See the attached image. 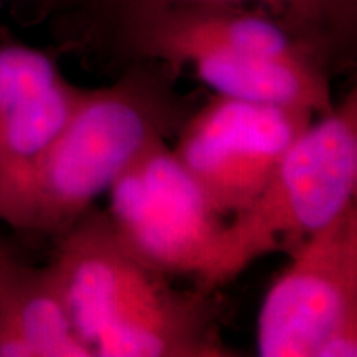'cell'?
<instances>
[{
	"label": "cell",
	"instance_id": "1",
	"mask_svg": "<svg viewBox=\"0 0 357 357\" xmlns=\"http://www.w3.org/2000/svg\"><path fill=\"white\" fill-rule=\"evenodd\" d=\"M176 78L159 61L131 60L114 83L84 88L55 139L0 194V222L52 236L73 225L149 147L176 137L194 111Z\"/></svg>",
	"mask_w": 357,
	"mask_h": 357
},
{
	"label": "cell",
	"instance_id": "2",
	"mask_svg": "<svg viewBox=\"0 0 357 357\" xmlns=\"http://www.w3.org/2000/svg\"><path fill=\"white\" fill-rule=\"evenodd\" d=\"M47 268L71 326L93 357H234L211 291L172 287L124 247L91 207L58 234Z\"/></svg>",
	"mask_w": 357,
	"mask_h": 357
},
{
	"label": "cell",
	"instance_id": "3",
	"mask_svg": "<svg viewBox=\"0 0 357 357\" xmlns=\"http://www.w3.org/2000/svg\"><path fill=\"white\" fill-rule=\"evenodd\" d=\"M111 47L131 60L185 66L217 95L333 109L329 61L283 22L252 6L169 3L102 17Z\"/></svg>",
	"mask_w": 357,
	"mask_h": 357
},
{
	"label": "cell",
	"instance_id": "4",
	"mask_svg": "<svg viewBox=\"0 0 357 357\" xmlns=\"http://www.w3.org/2000/svg\"><path fill=\"white\" fill-rule=\"evenodd\" d=\"M357 192V89L303 131L260 195L229 220L230 281L266 253L288 255L324 229Z\"/></svg>",
	"mask_w": 357,
	"mask_h": 357
},
{
	"label": "cell",
	"instance_id": "5",
	"mask_svg": "<svg viewBox=\"0 0 357 357\" xmlns=\"http://www.w3.org/2000/svg\"><path fill=\"white\" fill-rule=\"evenodd\" d=\"M116 235L144 265L190 276L205 291L229 283V220L160 141L116 178L106 192Z\"/></svg>",
	"mask_w": 357,
	"mask_h": 357
},
{
	"label": "cell",
	"instance_id": "6",
	"mask_svg": "<svg viewBox=\"0 0 357 357\" xmlns=\"http://www.w3.org/2000/svg\"><path fill=\"white\" fill-rule=\"evenodd\" d=\"M289 257L258 312V356H357L356 200Z\"/></svg>",
	"mask_w": 357,
	"mask_h": 357
},
{
	"label": "cell",
	"instance_id": "7",
	"mask_svg": "<svg viewBox=\"0 0 357 357\" xmlns=\"http://www.w3.org/2000/svg\"><path fill=\"white\" fill-rule=\"evenodd\" d=\"M316 116L294 106L213 95L176 134V158L223 217L265 189L288 147Z\"/></svg>",
	"mask_w": 357,
	"mask_h": 357
},
{
	"label": "cell",
	"instance_id": "8",
	"mask_svg": "<svg viewBox=\"0 0 357 357\" xmlns=\"http://www.w3.org/2000/svg\"><path fill=\"white\" fill-rule=\"evenodd\" d=\"M83 91L50 53L20 42L0 43V194L55 139Z\"/></svg>",
	"mask_w": 357,
	"mask_h": 357
},
{
	"label": "cell",
	"instance_id": "9",
	"mask_svg": "<svg viewBox=\"0 0 357 357\" xmlns=\"http://www.w3.org/2000/svg\"><path fill=\"white\" fill-rule=\"evenodd\" d=\"M0 357H93L79 341L47 266L0 242Z\"/></svg>",
	"mask_w": 357,
	"mask_h": 357
},
{
	"label": "cell",
	"instance_id": "10",
	"mask_svg": "<svg viewBox=\"0 0 357 357\" xmlns=\"http://www.w3.org/2000/svg\"><path fill=\"white\" fill-rule=\"evenodd\" d=\"M89 3L101 17L169 3L258 7L275 15L298 37L314 47L333 70L349 61L356 48L357 0H89Z\"/></svg>",
	"mask_w": 357,
	"mask_h": 357
}]
</instances>
